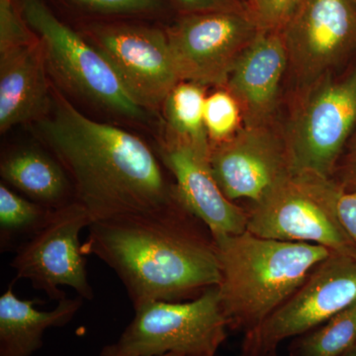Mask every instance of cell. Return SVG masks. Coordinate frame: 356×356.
Listing matches in <instances>:
<instances>
[{
  "label": "cell",
  "mask_w": 356,
  "mask_h": 356,
  "mask_svg": "<svg viewBox=\"0 0 356 356\" xmlns=\"http://www.w3.org/2000/svg\"><path fill=\"white\" fill-rule=\"evenodd\" d=\"M31 199L0 184V248L1 252L19 247L48 224L54 213Z\"/></svg>",
  "instance_id": "20"
},
{
  "label": "cell",
  "mask_w": 356,
  "mask_h": 356,
  "mask_svg": "<svg viewBox=\"0 0 356 356\" xmlns=\"http://www.w3.org/2000/svg\"><path fill=\"white\" fill-rule=\"evenodd\" d=\"M20 13L38 36L48 72L65 90L131 119H143L99 51L56 17L42 0H19Z\"/></svg>",
  "instance_id": "5"
},
{
  "label": "cell",
  "mask_w": 356,
  "mask_h": 356,
  "mask_svg": "<svg viewBox=\"0 0 356 356\" xmlns=\"http://www.w3.org/2000/svg\"><path fill=\"white\" fill-rule=\"evenodd\" d=\"M159 156L175 177L178 201L207 227L213 238L247 231L248 215L220 189L211 172L209 156L166 138L159 147Z\"/></svg>",
  "instance_id": "14"
},
{
  "label": "cell",
  "mask_w": 356,
  "mask_h": 356,
  "mask_svg": "<svg viewBox=\"0 0 356 356\" xmlns=\"http://www.w3.org/2000/svg\"><path fill=\"white\" fill-rule=\"evenodd\" d=\"M259 32L245 10L186 14L166 34L180 81L225 86Z\"/></svg>",
  "instance_id": "10"
},
{
  "label": "cell",
  "mask_w": 356,
  "mask_h": 356,
  "mask_svg": "<svg viewBox=\"0 0 356 356\" xmlns=\"http://www.w3.org/2000/svg\"><path fill=\"white\" fill-rule=\"evenodd\" d=\"M288 67L281 32L259 30L236 60L225 86L238 100L245 126L266 124Z\"/></svg>",
  "instance_id": "15"
},
{
  "label": "cell",
  "mask_w": 356,
  "mask_h": 356,
  "mask_svg": "<svg viewBox=\"0 0 356 356\" xmlns=\"http://www.w3.org/2000/svg\"><path fill=\"white\" fill-rule=\"evenodd\" d=\"M41 41L0 53V132L39 121L50 111L53 93Z\"/></svg>",
  "instance_id": "16"
},
{
  "label": "cell",
  "mask_w": 356,
  "mask_h": 356,
  "mask_svg": "<svg viewBox=\"0 0 356 356\" xmlns=\"http://www.w3.org/2000/svg\"><path fill=\"white\" fill-rule=\"evenodd\" d=\"M187 14L222 13V11H245L240 0H175Z\"/></svg>",
  "instance_id": "27"
},
{
  "label": "cell",
  "mask_w": 356,
  "mask_h": 356,
  "mask_svg": "<svg viewBox=\"0 0 356 356\" xmlns=\"http://www.w3.org/2000/svg\"><path fill=\"white\" fill-rule=\"evenodd\" d=\"M89 10L103 13H140L154 11L161 0H72Z\"/></svg>",
  "instance_id": "26"
},
{
  "label": "cell",
  "mask_w": 356,
  "mask_h": 356,
  "mask_svg": "<svg viewBox=\"0 0 356 356\" xmlns=\"http://www.w3.org/2000/svg\"><path fill=\"white\" fill-rule=\"evenodd\" d=\"M355 301L356 254L332 252L284 304L245 332L238 356L275 353L282 341L316 329Z\"/></svg>",
  "instance_id": "7"
},
{
  "label": "cell",
  "mask_w": 356,
  "mask_h": 356,
  "mask_svg": "<svg viewBox=\"0 0 356 356\" xmlns=\"http://www.w3.org/2000/svg\"><path fill=\"white\" fill-rule=\"evenodd\" d=\"M242 109L228 90H218L207 96L204 106V122L211 146L231 139L243 126Z\"/></svg>",
  "instance_id": "22"
},
{
  "label": "cell",
  "mask_w": 356,
  "mask_h": 356,
  "mask_svg": "<svg viewBox=\"0 0 356 356\" xmlns=\"http://www.w3.org/2000/svg\"><path fill=\"white\" fill-rule=\"evenodd\" d=\"M307 90L283 138L290 170L332 178L356 131V67L339 79L325 74Z\"/></svg>",
  "instance_id": "6"
},
{
  "label": "cell",
  "mask_w": 356,
  "mask_h": 356,
  "mask_svg": "<svg viewBox=\"0 0 356 356\" xmlns=\"http://www.w3.org/2000/svg\"><path fill=\"white\" fill-rule=\"evenodd\" d=\"M39 132L93 222L181 205L156 154L138 136L88 118L57 89Z\"/></svg>",
  "instance_id": "1"
},
{
  "label": "cell",
  "mask_w": 356,
  "mask_h": 356,
  "mask_svg": "<svg viewBox=\"0 0 356 356\" xmlns=\"http://www.w3.org/2000/svg\"><path fill=\"white\" fill-rule=\"evenodd\" d=\"M205 86L179 81L166 97L163 107L170 135L168 138L191 145L210 156L211 144L204 122Z\"/></svg>",
  "instance_id": "19"
},
{
  "label": "cell",
  "mask_w": 356,
  "mask_h": 356,
  "mask_svg": "<svg viewBox=\"0 0 356 356\" xmlns=\"http://www.w3.org/2000/svg\"><path fill=\"white\" fill-rule=\"evenodd\" d=\"M281 34L293 74L310 88L355 50V1L301 0Z\"/></svg>",
  "instance_id": "12"
},
{
  "label": "cell",
  "mask_w": 356,
  "mask_h": 356,
  "mask_svg": "<svg viewBox=\"0 0 356 356\" xmlns=\"http://www.w3.org/2000/svg\"><path fill=\"white\" fill-rule=\"evenodd\" d=\"M355 3H356V0H355Z\"/></svg>",
  "instance_id": "33"
},
{
  "label": "cell",
  "mask_w": 356,
  "mask_h": 356,
  "mask_svg": "<svg viewBox=\"0 0 356 356\" xmlns=\"http://www.w3.org/2000/svg\"><path fill=\"white\" fill-rule=\"evenodd\" d=\"M356 344V301L316 329L295 337L290 356H341Z\"/></svg>",
  "instance_id": "21"
},
{
  "label": "cell",
  "mask_w": 356,
  "mask_h": 356,
  "mask_svg": "<svg viewBox=\"0 0 356 356\" xmlns=\"http://www.w3.org/2000/svg\"><path fill=\"white\" fill-rule=\"evenodd\" d=\"M83 243L116 273L134 310L156 301H187L221 282L207 227L182 205L91 222Z\"/></svg>",
  "instance_id": "2"
},
{
  "label": "cell",
  "mask_w": 356,
  "mask_h": 356,
  "mask_svg": "<svg viewBox=\"0 0 356 356\" xmlns=\"http://www.w3.org/2000/svg\"><path fill=\"white\" fill-rule=\"evenodd\" d=\"M213 240L221 267L222 313L229 330L245 334L284 304L332 254L321 245L271 240L248 231Z\"/></svg>",
  "instance_id": "3"
},
{
  "label": "cell",
  "mask_w": 356,
  "mask_h": 356,
  "mask_svg": "<svg viewBox=\"0 0 356 356\" xmlns=\"http://www.w3.org/2000/svg\"><path fill=\"white\" fill-rule=\"evenodd\" d=\"M0 175L6 184L44 207L60 209L76 202L69 175L53 154L36 147L9 149L1 156Z\"/></svg>",
  "instance_id": "18"
},
{
  "label": "cell",
  "mask_w": 356,
  "mask_h": 356,
  "mask_svg": "<svg viewBox=\"0 0 356 356\" xmlns=\"http://www.w3.org/2000/svg\"><path fill=\"white\" fill-rule=\"evenodd\" d=\"M324 194L339 226L356 245V188H346L332 178H325Z\"/></svg>",
  "instance_id": "23"
},
{
  "label": "cell",
  "mask_w": 356,
  "mask_h": 356,
  "mask_svg": "<svg viewBox=\"0 0 356 356\" xmlns=\"http://www.w3.org/2000/svg\"><path fill=\"white\" fill-rule=\"evenodd\" d=\"M116 343L104 346L117 356H215L226 341L228 322L218 286L187 301H156L135 309Z\"/></svg>",
  "instance_id": "4"
},
{
  "label": "cell",
  "mask_w": 356,
  "mask_h": 356,
  "mask_svg": "<svg viewBox=\"0 0 356 356\" xmlns=\"http://www.w3.org/2000/svg\"><path fill=\"white\" fill-rule=\"evenodd\" d=\"M211 172L229 200L266 197L291 173L284 139L264 125H243L235 136L211 146Z\"/></svg>",
  "instance_id": "13"
},
{
  "label": "cell",
  "mask_w": 356,
  "mask_h": 356,
  "mask_svg": "<svg viewBox=\"0 0 356 356\" xmlns=\"http://www.w3.org/2000/svg\"><path fill=\"white\" fill-rule=\"evenodd\" d=\"M351 149L353 152L356 151V131L355 135L353 136V140H351Z\"/></svg>",
  "instance_id": "31"
},
{
  "label": "cell",
  "mask_w": 356,
  "mask_h": 356,
  "mask_svg": "<svg viewBox=\"0 0 356 356\" xmlns=\"http://www.w3.org/2000/svg\"><path fill=\"white\" fill-rule=\"evenodd\" d=\"M325 178L290 173L248 215V229L261 238L308 243L334 254H356V245L344 233L327 205Z\"/></svg>",
  "instance_id": "8"
},
{
  "label": "cell",
  "mask_w": 356,
  "mask_h": 356,
  "mask_svg": "<svg viewBox=\"0 0 356 356\" xmlns=\"http://www.w3.org/2000/svg\"><path fill=\"white\" fill-rule=\"evenodd\" d=\"M99 356H117L113 355V353H109L108 350H105L104 348H102V353H100ZM159 356H182L181 355H178V353H166V355H159Z\"/></svg>",
  "instance_id": "29"
},
{
  "label": "cell",
  "mask_w": 356,
  "mask_h": 356,
  "mask_svg": "<svg viewBox=\"0 0 356 356\" xmlns=\"http://www.w3.org/2000/svg\"><path fill=\"white\" fill-rule=\"evenodd\" d=\"M38 40L22 14L14 6L13 0H0V53Z\"/></svg>",
  "instance_id": "24"
},
{
  "label": "cell",
  "mask_w": 356,
  "mask_h": 356,
  "mask_svg": "<svg viewBox=\"0 0 356 356\" xmlns=\"http://www.w3.org/2000/svg\"><path fill=\"white\" fill-rule=\"evenodd\" d=\"M81 296L60 300L51 311L37 309L38 299L18 298L13 284L0 297V356H32L51 327H65L81 310Z\"/></svg>",
  "instance_id": "17"
},
{
  "label": "cell",
  "mask_w": 356,
  "mask_h": 356,
  "mask_svg": "<svg viewBox=\"0 0 356 356\" xmlns=\"http://www.w3.org/2000/svg\"><path fill=\"white\" fill-rule=\"evenodd\" d=\"M90 42L111 65L131 98L144 110L165 103L178 83L168 34L134 25L97 26Z\"/></svg>",
  "instance_id": "11"
},
{
  "label": "cell",
  "mask_w": 356,
  "mask_h": 356,
  "mask_svg": "<svg viewBox=\"0 0 356 356\" xmlns=\"http://www.w3.org/2000/svg\"><path fill=\"white\" fill-rule=\"evenodd\" d=\"M91 222L88 211L77 202L54 211L48 224L16 248L10 262L16 280L30 281L53 301L67 297L63 286L72 288L84 300H93L79 240L81 232Z\"/></svg>",
  "instance_id": "9"
},
{
  "label": "cell",
  "mask_w": 356,
  "mask_h": 356,
  "mask_svg": "<svg viewBox=\"0 0 356 356\" xmlns=\"http://www.w3.org/2000/svg\"><path fill=\"white\" fill-rule=\"evenodd\" d=\"M301 0H248V13L262 31L281 32Z\"/></svg>",
  "instance_id": "25"
},
{
  "label": "cell",
  "mask_w": 356,
  "mask_h": 356,
  "mask_svg": "<svg viewBox=\"0 0 356 356\" xmlns=\"http://www.w3.org/2000/svg\"><path fill=\"white\" fill-rule=\"evenodd\" d=\"M341 185L346 188H356V151L351 153L350 163L344 173V182Z\"/></svg>",
  "instance_id": "28"
},
{
  "label": "cell",
  "mask_w": 356,
  "mask_h": 356,
  "mask_svg": "<svg viewBox=\"0 0 356 356\" xmlns=\"http://www.w3.org/2000/svg\"><path fill=\"white\" fill-rule=\"evenodd\" d=\"M266 356H276V351H275V353H269V355H266Z\"/></svg>",
  "instance_id": "32"
},
{
  "label": "cell",
  "mask_w": 356,
  "mask_h": 356,
  "mask_svg": "<svg viewBox=\"0 0 356 356\" xmlns=\"http://www.w3.org/2000/svg\"><path fill=\"white\" fill-rule=\"evenodd\" d=\"M341 356H356V344L353 348H350L348 353H344V355Z\"/></svg>",
  "instance_id": "30"
}]
</instances>
